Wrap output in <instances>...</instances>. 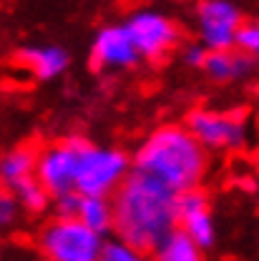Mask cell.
Returning a JSON list of instances; mask_svg holds the SVG:
<instances>
[{"label":"cell","mask_w":259,"mask_h":261,"mask_svg":"<svg viewBox=\"0 0 259 261\" xmlns=\"http://www.w3.org/2000/svg\"><path fill=\"white\" fill-rule=\"evenodd\" d=\"M116 239L151 254L166 233L179 228V194L154 176L133 168L111 196Z\"/></svg>","instance_id":"obj_1"},{"label":"cell","mask_w":259,"mask_h":261,"mask_svg":"<svg viewBox=\"0 0 259 261\" xmlns=\"http://www.w3.org/2000/svg\"><path fill=\"white\" fill-rule=\"evenodd\" d=\"M133 168L154 176L174 194H189L201 186L206 173V148L186 126H159L138 143Z\"/></svg>","instance_id":"obj_2"},{"label":"cell","mask_w":259,"mask_h":261,"mask_svg":"<svg viewBox=\"0 0 259 261\" xmlns=\"http://www.w3.org/2000/svg\"><path fill=\"white\" fill-rule=\"evenodd\" d=\"M133 171V159L113 146H98L83 138L78 156L76 191L81 196L111 198Z\"/></svg>","instance_id":"obj_3"},{"label":"cell","mask_w":259,"mask_h":261,"mask_svg":"<svg viewBox=\"0 0 259 261\" xmlns=\"http://www.w3.org/2000/svg\"><path fill=\"white\" fill-rule=\"evenodd\" d=\"M106 236L88 228L81 219H51L38 233V249L45 261H98Z\"/></svg>","instance_id":"obj_4"},{"label":"cell","mask_w":259,"mask_h":261,"mask_svg":"<svg viewBox=\"0 0 259 261\" xmlns=\"http://www.w3.org/2000/svg\"><path fill=\"white\" fill-rule=\"evenodd\" d=\"M186 128L206 151H231L247 143V118L239 111L196 108L186 118Z\"/></svg>","instance_id":"obj_5"},{"label":"cell","mask_w":259,"mask_h":261,"mask_svg":"<svg viewBox=\"0 0 259 261\" xmlns=\"http://www.w3.org/2000/svg\"><path fill=\"white\" fill-rule=\"evenodd\" d=\"M83 138H65L48 143L38 151V168L35 178L45 186V191L58 198L76 191V176H78V156H81Z\"/></svg>","instance_id":"obj_6"},{"label":"cell","mask_w":259,"mask_h":261,"mask_svg":"<svg viewBox=\"0 0 259 261\" xmlns=\"http://www.w3.org/2000/svg\"><path fill=\"white\" fill-rule=\"evenodd\" d=\"M199 38L209 50H231L237 48V35L242 31V15L229 0H201L196 8Z\"/></svg>","instance_id":"obj_7"},{"label":"cell","mask_w":259,"mask_h":261,"mask_svg":"<svg viewBox=\"0 0 259 261\" xmlns=\"http://www.w3.org/2000/svg\"><path fill=\"white\" fill-rule=\"evenodd\" d=\"M131 38L146 61L163 58L176 43H179V28L171 18H166L156 10H138L126 23Z\"/></svg>","instance_id":"obj_8"},{"label":"cell","mask_w":259,"mask_h":261,"mask_svg":"<svg viewBox=\"0 0 259 261\" xmlns=\"http://www.w3.org/2000/svg\"><path fill=\"white\" fill-rule=\"evenodd\" d=\"M141 61V53L126 25H108L98 31L91 45V63L98 70H121Z\"/></svg>","instance_id":"obj_9"},{"label":"cell","mask_w":259,"mask_h":261,"mask_svg":"<svg viewBox=\"0 0 259 261\" xmlns=\"http://www.w3.org/2000/svg\"><path fill=\"white\" fill-rule=\"evenodd\" d=\"M179 228L186 231L201 249L214 246L217 241V224L211 214V203L204 191H189L179 196Z\"/></svg>","instance_id":"obj_10"},{"label":"cell","mask_w":259,"mask_h":261,"mask_svg":"<svg viewBox=\"0 0 259 261\" xmlns=\"http://www.w3.org/2000/svg\"><path fill=\"white\" fill-rule=\"evenodd\" d=\"M15 63L38 81H53L65 73L70 58L61 45H26L15 53Z\"/></svg>","instance_id":"obj_11"},{"label":"cell","mask_w":259,"mask_h":261,"mask_svg":"<svg viewBox=\"0 0 259 261\" xmlns=\"http://www.w3.org/2000/svg\"><path fill=\"white\" fill-rule=\"evenodd\" d=\"M252 68H254V58L242 50H209L201 70L217 83H231L249 75Z\"/></svg>","instance_id":"obj_12"},{"label":"cell","mask_w":259,"mask_h":261,"mask_svg":"<svg viewBox=\"0 0 259 261\" xmlns=\"http://www.w3.org/2000/svg\"><path fill=\"white\" fill-rule=\"evenodd\" d=\"M35 168H38V151L31 146H18V148H10L3 161H0V176H3V184L5 189L10 191L13 186H18L20 181H28L35 176Z\"/></svg>","instance_id":"obj_13"},{"label":"cell","mask_w":259,"mask_h":261,"mask_svg":"<svg viewBox=\"0 0 259 261\" xmlns=\"http://www.w3.org/2000/svg\"><path fill=\"white\" fill-rule=\"evenodd\" d=\"M151 256H154L151 261H204V249L186 231L174 228L156 244Z\"/></svg>","instance_id":"obj_14"},{"label":"cell","mask_w":259,"mask_h":261,"mask_svg":"<svg viewBox=\"0 0 259 261\" xmlns=\"http://www.w3.org/2000/svg\"><path fill=\"white\" fill-rule=\"evenodd\" d=\"M76 219H81L96 233L106 236L108 231H113V203L111 198H101V196H81V208Z\"/></svg>","instance_id":"obj_15"},{"label":"cell","mask_w":259,"mask_h":261,"mask_svg":"<svg viewBox=\"0 0 259 261\" xmlns=\"http://www.w3.org/2000/svg\"><path fill=\"white\" fill-rule=\"evenodd\" d=\"M8 194H13V198L18 201V206L26 214H43V211H48V206H53V196L45 191V186L35 176L28 181H20Z\"/></svg>","instance_id":"obj_16"},{"label":"cell","mask_w":259,"mask_h":261,"mask_svg":"<svg viewBox=\"0 0 259 261\" xmlns=\"http://www.w3.org/2000/svg\"><path fill=\"white\" fill-rule=\"evenodd\" d=\"M98 261H151L146 251H138L136 246H131L121 239H106V246H103V254Z\"/></svg>","instance_id":"obj_17"},{"label":"cell","mask_w":259,"mask_h":261,"mask_svg":"<svg viewBox=\"0 0 259 261\" xmlns=\"http://www.w3.org/2000/svg\"><path fill=\"white\" fill-rule=\"evenodd\" d=\"M237 50L259 58V23H244L237 35Z\"/></svg>","instance_id":"obj_18"},{"label":"cell","mask_w":259,"mask_h":261,"mask_svg":"<svg viewBox=\"0 0 259 261\" xmlns=\"http://www.w3.org/2000/svg\"><path fill=\"white\" fill-rule=\"evenodd\" d=\"M78 208H81V194H65V196L53 198V211H56V216L76 219V216H78Z\"/></svg>","instance_id":"obj_19"},{"label":"cell","mask_w":259,"mask_h":261,"mask_svg":"<svg viewBox=\"0 0 259 261\" xmlns=\"http://www.w3.org/2000/svg\"><path fill=\"white\" fill-rule=\"evenodd\" d=\"M18 211H23V208L18 206V201L13 198V194H3V198H0V224L10 226L18 219Z\"/></svg>","instance_id":"obj_20"},{"label":"cell","mask_w":259,"mask_h":261,"mask_svg":"<svg viewBox=\"0 0 259 261\" xmlns=\"http://www.w3.org/2000/svg\"><path fill=\"white\" fill-rule=\"evenodd\" d=\"M206 56H209V48L206 45H189L186 50H184V63L189 65V68H204L206 63Z\"/></svg>","instance_id":"obj_21"}]
</instances>
